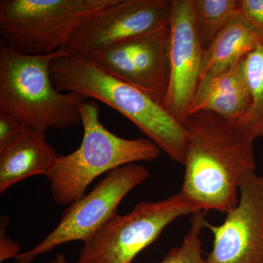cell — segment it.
Instances as JSON below:
<instances>
[{
    "mask_svg": "<svg viewBox=\"0 0 263 263\" xmlns=\"http://www.w3.org/2000/svg\"><path fill=\"white\" fill-rule=\"evenodd\" d=\"M183 125L187 147L179 193L202 212L227 214L239 202L241 180L255 173V140L240 123L211 112L192 114Z\"/></svg>",
    "mask_w": 263,
    "mask_h": 263,
    "instance_id": "cell-1",
    "label": "cell"
},
{
    "mask_svg": "<svg viewBox=\"0 0 263 263\" xmlns=\"http://www.w3.org/2000/svg\"><path fill=\"white\" fill-rule=\"evenodd\" d=\"M22 124L11 116L0 111V151L9 145L22 129Z\"/></svg>",
    "mask_w": 263,
    "mask_h": 263,
    "instance_id": "cell-19",
    "label": "cell"
},
{
    "mask_svg": "<svg viewBox=\"0 0 263 263\" xmlns=\"http://www.w3.org/2000/svg\"><path fill=\"white\" fill-rule=\"evenodd\" d=\"M243 60L224 72L200 79L189 117L198 112H211L232 122L243 119L252 102Z\"/></svg>",
    "mask_w": 263,
    "mask_h": 263,
    "instance_id": "cell-13",
    "label": "cell"
},
{
    "mask_svg": "<svg viewBox=\"0 0 263 263\" xmlns=\"http://www.w3.org/2000/svg\"><path fill=\"white\" fill-rule=\"evenodd\" d=\"M84 136L80 146L59 156L48 176L55 203L70 205L85 195L88 186L102 174L137 162H153L161 150L146 138L126 139L114 134L100 120L97 100L80 105Z\"/></svg>",
    "mask_w": 263,
    "mask_h": 263,
    "instance_id": "cell-4",
    "label": "cell"
},
{
    "mask_svg": "<svg viewBox=\"0 0 263 263\" xmlns=\"http://www.w3.org/2000/svg\"><path fill=\"white\" fill-rule=\"evenodd\" d=\"M243 67L252 102L238 123L256 140L263 137V45L245 57Z\"/></svg>",
    "mask_w": 263,
    "mask_h": 263,
    "instance_id": "cell-16",
    "label": "cell"
},
{
    "mask_svg": "<svg viewBox=\"0 0 263 263\" xmlns=\"http://www.w3.org/2000/svg\"><path fill=\"white\" fill-rule=\"evenodd\" d=\"M49 263H68L63 254H57L56 257Z\"/></svg>",
    "mask_w": 263,
    "mask_h": 263,
    "instance_id": "cell-21",
    "label": "cell"
},
{
    "mask_svg": "<svg viewBox=\"0 0 263 263\" xmlns=\"http://www.w3.org/2000/svg\"><path fill=\"white\" fill-rule=\"evenodd\" d=\"M206 212L193 214L190 219L191 228L183 238L181 246L171 249L160 263H208L202 257L201 230L206 227Z\"/></svg>",
    "mask_w": 263,
    "mask_h": 263,
    "instance_id": "cell-17",
    "label": "cell"
},
{
    "mask_svg": "<svg viewBox=\"0 0 263 263\" xmlns=\"http://www.w3.org/2000/svg\"><path fill=\"white\" fill-rule=\"evenodd\" d=\"M238 13L263 45V0H238Z\"/></svg>",
    "mask_w": 263,
    "mask_h": 263,
    "instance_id": "cell-18",
    "label": "cell"
},
{
    "mask_svg": "<svg viewBox=\"0 0 263 263\" xmlns=\"http://www.w3.org/2000/svg\"><path fill=\"white\" fill-rule=\"evenodd\" d=\"M89 60L163 105L169 84V23L116 43Z\"/></svg>",
    "mask_w": 263,
    "mask_h": 263,
    "instance_id": "cell-9",
    "label": "cell"
},
{
    "mask_svg": "<svg viewBox=\"0 0 263 263\" xmlns=\"http://www.w3.org/2000/svg\"><path fill=\"white\" fill-rule=\"evenodd\" d=\"M193 14L204 51L238 13V0H193Z\"/></svg>",
    "mask_w": 263,
    "mask_h": 263,
    "instance_id": "cell-15",
    "label": "cell"
},
{
    "mask_svg": "<svg viewBox=\"0 0 263 263\" xmlns=\"http://www.w3.org/2000/svg\"><path fill=\"white\" fill-rule=\"evenodd\" d=\"M115 1L1 0L0 42L22 54H52L63 49L86 17Z\"/></svg>",
    "mask_w": 263,
    "mask_h": 263,
    "instance_id": "cell-5",
    "label": "cell"
},
{
    "mask_svg": "<svg viewBox=\"0 0 263 263\" xmlns=\"http://www.w3.org/2000/svg\"><path fill=\"white\" fill-rule=\"evenodd\" d=\"M171 0H116L86 17L63 49L84 58L169 23Z\"/></svg>",
    "mask_w": 263,
    "mask_h": 263,
    "instance_id": "cell-8",
    "label": "cell"
},
{
    "mask_svg": "<svg viewBox=\"0 0 263 263\" xmlns=\"http://www.w3.org/2000/svg\"><path fill=\"white\" fill-rule=\"evenodd\" d=\"M58 157L45 135L22 124L18 136L0 151V193L31 176L47 178Z\"/></svg>",
    "mask_w": 263,
    "mask_h": 263,
    "instance_id": "cell-12",
    "label": "cell"
},
{
    "mask_svg": "<svg viewBox=\"0 0 263 263\" xmlns=\"http://www.w3.org/2000/svg\"><path fill=\"white\" fill-rule=\"evenodd\" d=\"M259 45L262 44L238 13L204 51L200 79L231 68Z\"/></svg>",
    "mask_w": 263,
    "mask_h": 263,
    "instance_id": "cell-14",
    "label": "cell"
},
{
    "mask_svg": "<svg viewBox=\"0 0 263 263\" xmlns=\"http://www.w3.org/2000/svg\"><path fill=\"white\" fill-rule=\"evenodd\" d=\"M149 176L142 164H129L110 171L89 193L70 204L56 228L41 243L19 254L14 263H32L59 246L84 242L118 214L123 199Z\"/></svg>",
    "mask_w": 263,
    "mask_h": 263,
    "instance_id": "cell-7",
    "label": "cell"
},
{
    "mask_svg": "<svg viewBox=\"0 0 263 263\" xmlns=\"http://www.w3.org/2000/svg\"><path fill=\"white\" fill-rule=\"evenodd\" d=\"M239 193L238 205L222 224L207 222L214 235L208 263H263V177L247 175Z\"/></svg>",
    "mask_w": 263,
    "mask_h": 263,
    "instance_id": "cell-10",
    "label": "cell"
},
{
    "mask_svg": "<svg viewBox=\"0 0 263 263\" xmlns=\"http://www.w3.org/2000/svg\"><path fill=\"white\" fill-rule=\"evenodd\" d=\"M62 49L32 56L12 51L0 42V111L41 134L82 124L80 105L87 97L60 92L52 83L51 62L67 54Z\"/></svg>",
    "mask_w": 263,
    "mask_h": 263,
    "instance_id": "cell-3",
    "label": "cell"
},
{
    "mask_svg": "<svg viewBox=\"0 0 263 263\" xmlns=\"http://www.w3.org/2000/svg\"><path fill=\"white\" fill-rule=\"evenodd\" d=\"M9 218L6 216H1V230H0V262H3L8 259H15L20 252V246L13 241L5 234V229L9 223Z\"/></svg>",
    "mask_w": 263,
    "mask_h": 263,
    "instance_id": "cell-20",
    "label": "cell"
},
{
    "mask_svg": "<svg viewBox=\"0 0 263 263\" xmlns=\"http://www.w3.org/2000/svg\"><path fill=\"white\" fill-rule=\"evenodd\" d=\"M202 212L181 194L155 202H141L124 215L117 214L84 242L76 263H132L184 215Z\"/></svg>",
    "mask_w": 263,
    "mask_h": 263,
    "instance_id": "cell-6",
    "label": "cell"
},
{
    "mask_svg": "<svg viewBox=\"0 0 263 263\" xmlns=\"http://www.w3.org/2000/svg\"><path fill=\"white\" fill-rule=\"evenodd\" d=\"M50 72L57 91L84 95L117 110L171 160L183 165L187 147L186 129L162 104L110 75L92 60L70 52L55 59Z\"/></svg>",
    "mask_w": 263,
    "mask_h": 263,
    "instance_id": "cell-2",
    "label": "cell"
},
{
    "mask_svg": "<svg viewBox=\"0 0 263 263\" xmlns=\"http://www.w3.org/2000/svg\"><path fill=\"white\" fill-rule=\"evenodd\" d=\"M169 26V84L163 106L183 124L200 83L204 53L194 19L193 0H171Z\"/></svg>",
    "mask_w": 263,
    "mask_h": 263,
    "instance_id": "cell-11",
    "label": "cell"
}]
</instances>
